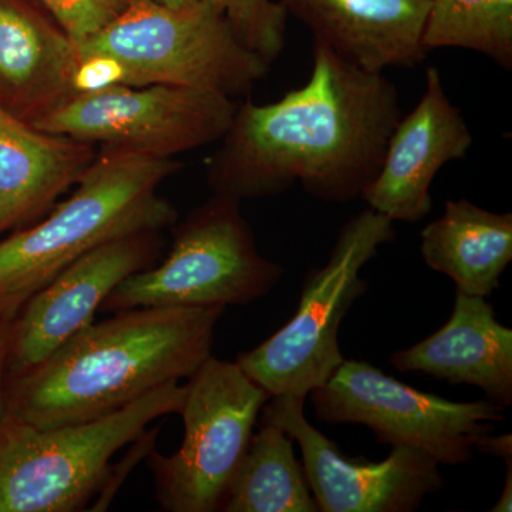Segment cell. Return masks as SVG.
<instances>
[{
    "label": "cell",
    "mask_w": 512,
    "mask_h": 512,
    "mask_svg": "<svg viewBox=\"0 0 512 512\" xmlns=\"http://www.w3.org/2000/svg\"><path fill=\"white\" fill-rule=\"evenodd\" d=\"M400 372H420L483 390L501 407L512 404V330L501 325L493 305L458 292L450 319L429 338L390 357Z\"/></svg>",
    "instance_id": "cell-16"
},
{
    "label": "cell",
    "mask_w": 512,
    "mask_h": 512,
    "mask_svg": "<svg viewBox=\"0 0 512 512\" xmlns=\"http://www.w3.org/2000/svg\"><path fill=\"white\" fill-rule=\"evenodd\" d=\"M309 396L323 423L366 426L379 443L416 448L444 466L468 463L478 440L504 420V407L491 400L450 402L359 360H343Z\"/></svg>",
    "instance_id": "cell-10"
},
{
    "label": "cell",
    "mask_w": 512,
    "mask_h": 512,
    "mask_svg": "<svg viewBox=\"0 0 512 512\" xmlns=\"http://www.w3.org/2000/svg\"><path fill=\"white\" fill-rule=\"evenodd\" d=\"M235 110L234 99L211 90L110 84L74 94L32 127L104 153L173 158L220 141Z\"/></svg>",
    "instance_id": "cell-9"
},
{
    "label": "cell",
    "mask_w": 512,
    "mask_h": 512,
    "mask_svg": "<svg viewBox=\"0 0 512 512\" xmlns=\"http://www.w3.org/2000/svg\"><path fill=\"white\" fill-rule=\"evenodd\" d=\"M10 322H0V409L3 407V377H5L6 349H8Z\"/></svg>",
    "instance_id": "cell-25"
},
{
    "label": "cell",
    "mask_w": 512,
    "mask_h": 512,
    "mask_svg": "<svg viewBox=\"0 0 512 512\" xmlns=\"http://www.w3.org/2000/svg\"><path fill=\"white\" fill-rule=\"evenodd\" d=\"M187 384L158 387L116 413L39 429L0 409V512L86 510L106 487L111 458L154 420L183 410Z\"/></svg>",
    "instance_id": "cell-5"
},
{
    "label": "cell",
    "mask_w": 512,
    "mask_h": 512,
    "mask_svg": "<svg viewBox=\"0 0 512 512\" xmlns=\"http://www.w3.org/2000/svg\"><path fill=\"white\" fill-rule=\"evenodd\" d=\"M507 474H505V483L503 493L498 498L497 503L491 508L493 512H511L512 511V461L505 463Z\"/></svg>",
    "instance_id": "cell-24"
},
{
    "label": "cell",
    "mask_w": 512,
    "mask_h": 512,
    "mask_svg": "<svg viewBox=\"0 0 512 512\" xmlns=\"http://www.w3.org/2000/svg\"><path fill=\"white\" fill-rule=\"evenodd\" d=\"M76 46L80 92L110 84H168L234 99L251 92L271 66L204 0L180 8L130 0L113 22Z\"/></svg>",
    "instance_id": "cell-4"
},
{
    "label": "cell",
    "mask_w": 512,
    "mask_h": 512,
    "mask_svg": "<svg viewBox=\"0 0 512 512\" xmlns=\"http://www.w3.org/2000/svg\"><path fill=\"white\" fill-rule=\"evenodd\" d=\"M173 237L164 261L128 276L100 311L248 305L284 274L259 252L241 202L232 198L212 194L175 225Z\"/></svg>",
    "instance_id": "cell-7"
},
{
    "label": "cell",
    "mask_w": 512,
    "mask_h": 512,
    "mask_svg": "<svg viewBox=\"0 0 512 512\" xmlns=\"http://www.w3.org/2000/svg\"><path fill=\"white\" fill-rule=\"evenodd\" d=\"M76 43L37 0H0V113L35 126L79 93Z\"/></svg>",
    "instance_id": "cell-14"
},
{
    "label": "cell",
    "mask_w": 512,
    "mask_h": 512,
    "mask_svg": "<svg viewBox=\"0 0 512 512\" xmlns=\"http://www.w3.org/2000/svg\"><path fill=\"white\" fill-rule=\"evenodd\" d=\"M308 82L281 100L237 106L220 147L207 160L212 194L239 202L302 185L320 201L360 198L382 165L402 117L399 92L313 40Z\"/></svg>",
    "instance_id": "cell-1"
},
{
    "label": "cell",
    "mask_w": 512,
    "mask_h": 512,
    "mask_svg": "<svg viewBox=\"0 0 512 512\" xmlns=\"http://www.w3.org/2000/svg\"><path fill=\"white\" fill-rule=\"evenodd\" d=\"M180 168L174 158L99 151L67 200L0 239V322H12L30 296L99 245L173 227L177 211L158 187Z\"/></svg>",
    "instance_id": "cell-3"
},
{
    "label": "cell",
    "mask_w": 512,
    "mask_h": 512,
    "mask_svg": "<svg viewBox=\"0 0 512 512\" xmlns=\"http://www.w3.org/2000/svg\"><path fill=\"white\" fill-rule=\"evenodd\" d=\"M423 45L456 47L512 67V0H431Z\"/></svg>",
    "instance_id": "cell-20"
},
{
    "label": "cell",
    "mask_w": 512,
    "mask_h": 512,
    "mask_svg": "<svg viewBox=\"0 0 512 512\" xmlns=\"http://www.w3.org/2000/svg\"><path fill=\"white\" fill-rule=\"evenodd\" d=\"M76 45L89 39L126 10L130 0H37Z\"/></svg>",
    "instance_id": "cell-22"
},
{
    "label": "cell",
    "mask_w": 512,
    "mask_h": 512,
    "mask_svg": "<svg viewBox=\"0 0 512 512\" xmlns=\"http://www.w3.org/2000/svg\"><path fill=\"white\" fill-rule=\"evenodd\" d=\"M188 380L183 444L171 456L153 450L148 457L156 500L170 512L220 511L271 397L237 362L214 356Z\"/></svg>",
    "instance_id": "cell-8"
},
{
    "label": "cell",
    "mask_w": 512,
    "mask_h": 512,
    "mask_svg": "<svg viewBox=\"0 0 512 512\" xmlns=\"http://www.w3.org/2000/svg\"><path fill=\"white\" fill-rule=\"evenodd\" d=\"M158 2L173 6V8H180V6L190 5V3L197 2V0H158Z\"/></svg>",
    "instance_id": "cell-26"
},
{
    "label": "cell",
    "mask_w": 512,
    "mask_h": 512,
    "mask_svg": "<svg viewBox=\"0 0 512 512\" xmlns=\"http://www.w3.org/2000/svg\"><path fill=\"white\" fill-rule=\"evenodd\" d=\"M220 511L318 512L292 437L285 430L261 423L258 433L252 434Z\"/></svg>",
    "instance_id": "cell-19"
},
{
    "label": "cell",
    "mask_w": 512,
    "mask_h": 512,
    "mask_svg": "<svg viewBox=\"0 0 512 512\" xmlns=\"http://www.w3.org/2000/svg\"><path fill=\"white\" fill-rule=\"evenodd\" d=\"M261 423L285 430L302 450L306 481L320 512H413L444 487L440 464L426 453L393 446L383 461L353 460L309 423L305 399L275 396Z\"/></svg>",
    "instance_id": "cell-11"
},
{
    "label": "cell",
    "mask_w": 512,
    "mask_h": 512,
    "mask_svg": "<svg viewBox=\"0 0 512 512\" xmlns=\"http://www.w3.org/2000/svg\"><path fill=\"white\" fill-rule=\"evenodd\" d=\"M288 16L367 72L413 67L426 59L423 35L431 0H276Z\"/></svg>",
    "instance_id": "cell-15"
},
{
    "label": "cell",
    "mask_w": 512,
    "mask_h": 512,
    "mask_svg": "<svg viewBox=\"0 0 512 512\" xmlns=\"http://www.w3.org/2000/svg\"><path fill=\"white\" fill-rule=\"evenodd\" d=\"M97 154L92 144L0 117V235L39 221Z\"/></svg>",
    "instance_id": "cell-17"
},
{
    "label": "cell",
    "mask_w": 512,
    "mask_h": 512,
    "mask_svg": "<svg viewBox=\"0 0 512 512\" xmlns=\"http://www.w3.org/2000/svg\"><path fill=\"white\" fill-rule=\"evenodd\" d=\"M163 232L111 239L87 252L30 296L9 326L5 373L43 362L93 322L103 302L128 276L156 265Z\"/></svg>",
    "instance_id": "cell-12"
},
{
    "label": "cell",
    "mask_w": 512,
    "mask_h": 512,
    "mask_svg": "<svg viewBox=\"0 0 512 512\" xmlns=\"http://www.w3.org/2000/svg\"><path fill=\"white\" fill-rule=\"evenodd\" d=\"M2 116H5V114H3V113H0V117H2Z\"/></svg>",
    "instance_id": "cell-27"
},
{
    "label": "cell",
    "mask_w": 512,
    "mask_h": 512,
    "mask_svg": "<svg viewBox=\"0 0 512 512\" xmlns=\"http://www.w3.org/2000/svg\"><path fill=\"white\" fill-rule=\"evenodd\" d=\"M228 20L238 39L265 60L274 63L286 42L288 13L276 0H204Z\"/></svg>",
    "instance_id": "cell-21"
},
{
    "label": "cell",
    "mask_w": 512,
    "mask_h": 512,
    "mask_svg": "<svg viewBox=\"0 0 512 512\" xmlns=\"http://www.w3.org/2000/svg\"><path fill=\"white\" fill-rule=\"evenodd\" d=\"M421 256L458 292L488 298L512 261V214L448 200L443 215L421 231Z\"/></svg>",
    "instance_id": "cell-18"
},
{
    "label": "cell",
    "mask_w": 512,
    "mask_h": 512,
    "mask_svg": "<svg viewBox=\"0 0 512 512\" xmlns=\"http://www.w3.org/2000/svg\"><path fill=\"white\" fill-rule=\"evenodd\" d=\"M394 238V222L379 212L366 208L350 218L326 265L306 274L291 320L235 360L242 372L269 397L306 399L328 382L345 360L339 345L342 320L367 289L360 271Z\"/></svg>",
    "instance_id": "cell-6"
},
{
    "label": "cell",
    "mask_w": 512,
    "mask_h": 512,
    "mask_svg": "<svg viewBox=\"0 0 512 512\" xmlns=\"http://www.w3.org/2000/svg\"><path fill=\"white\" fill-rule=\"evenodd\" d=\"M224 306L137 308L90 323L43 362L5 373L6 412L39 429L116 413L190 379L212 356Z\"/></svg>",
    "instance_id": "cell-2"
},
{
    "label": "cell",
    "mask_w": 512,
    "mask_h": 512,
    "mask_svg": "<svg viewBox=\"0 0 512 512\" xmlns=\"http://www.w3.org/2000/svg\"><path fill=\"white\" fill-rule=\"evenodd\" d=\"M476 448L478 451H481V453L503 458L505 463L512 460L511 434H500V436L488 434V436L478 440Z\"/></svg>",
    "instance_id": "cell-23"
},
{
    "label": "cell",
    "mask_w": 512,
    "mask_h": 512,
    "mask_svg": "<svg viewBox=\"0 0 512 512\" xmlns=\"http://www.w3.org/2000/svg\"><path fill=\"white\" fill-rule=\"evenodd\" d=\"M471 146L473 134L461 110L447 96L440 70L430 66L423 96L397 121L379 173L360 198L390 221L423 220L433 207L434 178L450 161L463 160Z\"/></svg>",
    "instance_id": "cell-13"
}]
</instances>
